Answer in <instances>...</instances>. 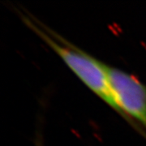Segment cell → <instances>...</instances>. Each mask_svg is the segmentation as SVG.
<instances>
[{"mask_svg": "<svg viewBox=\"0 0 146 146\" xmlns=\"http://www.w3.org/2000/svg\"><path fill=\"white\" fill-rule=\"evenodd\" d=\"M19 15L24 24L63 61L77 77L100 99L133 128L131 120L115 102L106 72V64L68 42L26 11Z\"/></svg>", "mask_w": 146, "mask_h": 146, "instance_id": "obj_1", "label": "cell"}, {"mask_svg": "<svg viewBox=\"0 0 146 146\" xmlns=\"http://www.w3.org/2000/svg\"><path fill=\"white\" fill-rule=\"evenodd\" d=\"M106 72L115 102L133 129L146 139V84L132 74L107 64Z\"/></svg>", "mask_w": 146, "mask_h": 146, "instance_id": "obj_2", "label": "cell"}]
</instances>
